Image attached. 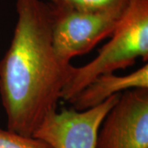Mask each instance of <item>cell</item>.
Segmentation results:
<instances>
[{
	"label": "cell",
	"mask_w": 148,
	"mask_h": 148,
	"mask_svg": "<svg viewBox=\"0 0 148 148\" xmlns=\"http://www.w3.org/2000/svg\"><path fill=\"white\" fill-rule=\"evenodd\" d=\"M50 3L78 11H101L112 8L129 0H49Z\"/></svg>",
	"instance_id": "8"
},
{
	"label": "cell",
	"mask_w": 148,
	"mask_h": 148,
	"mask_svg": "<svg viewBox=\"0 0 148 148\" xmlns=\"http://www.w3.org/2000/svg\"><path fill=\"white\" fill-rule=\"evenodd\" d=\"M119 95H112L103 103L85 110L70 108L52 111L32 137L41 139L52 148H96L101 123Z\"/></svg>",
	"instance_id": "4"
},
{
	"label": "cell",
	"mask_w": 148,
	"mask_h": 148,
	"mask_svg": "<svg viewBox=\"0 0 148 148\" xmlns=\"http://www.w3.org/2000/svg\"><path fill=\"white\" fill-rule=\"evenodd\" d=\"M17 21L9 48L0 61V95L7 128L32 137L57 110L74 69L53 47L49 4L16 0Z\"/></svg>",
	"instance_id": "1"
},
{
	"label": "cell",
	"mask_w": 148,
	"mask_h": 148,
	"mask_svg": "<svg viewBox=\"0 0 148 148\" xmlns=\"http://www.w3.org/2000/svg\"><path fill=\"white\" fill-rule=\"evenodd\" d=\"M96 148H148V88L120 94L101 123Z\"/></svg>",
	"instance_id": "5"
},
{
	"label": "cell",
	"mask_w": 148,
	"mask_h": 148,
	"mask_svg": "<svg viewBox=\"0 0 148 148\" xmlns=\"http://www.w3.org/2000/svg\"><path fill=\"white\" fill-rule=\"evenodd\" d=\"M134 88H148L147 64L127 75L120 76L113 73L97 77L69 103L77 110H85L103 103L112 95Z\"/></svg>",
	"instance_id": "6"
},
{
	"label": "cell",
	"mask_w": 148,
	"mask_h": 148,
	"mask_svg": "<svg viewBox=\"0 0 148 148\" xmlns=\"http://www.w3.org/2000/svg\"><path fill=\"white\" fill-rule=\"evenodd\" d=\"M130 1V0H129ZM101 11H78L49 3L52 40L59 58L70 63L110 37L129 3Z\"/></svg>",
	"instance_id": "3"
},
{
	"label": "cell",
	"mask_w": 148,
	"mask_h": 148,
	"mask_svg": "<svg viewBox=\"0 0 148 148\" xmlns=\"http://www.w3.org/2000/svg\"><path fill=\"white\" fill-rule=\"evenodd\" d=\"M0 148H52L48 143L35 137H28L11 131L0 129Z\"/></svg>",
	"instance_id": "7"
},
{
	"label": "cell",
	"mask_w": 148,
	"mask_h": 148,
	"mask_svg": "<svg viewBox=\"0 0 148 148\" xmlns=\"http://www.w3.org/2000/svg\"><path fill=\"white\" fill-rule=\"evenodd\" d=\"M110 38L90 62L74 67L61 99L69 102L97 77L127 69L138 58L147 61L148 0H130Z\"/></svg>",
	"instance_id": "2"
}]
</instances>
